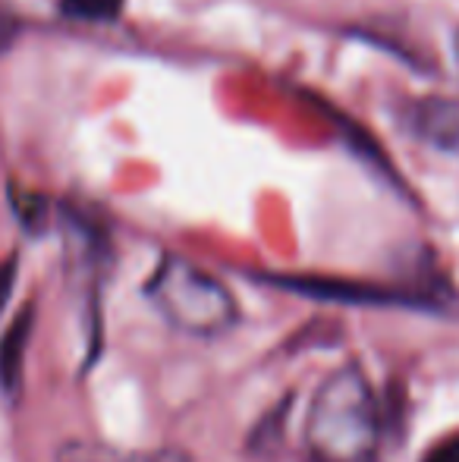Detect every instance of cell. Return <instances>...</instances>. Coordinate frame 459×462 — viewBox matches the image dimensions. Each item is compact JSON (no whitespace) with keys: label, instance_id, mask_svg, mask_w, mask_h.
<instances>
[{"label":"cell","instance_id":"6da1fadb","mask_svg":"<svg viewBox=\"0 0 459 462\" xmlns=\"http://www.w3.org/2000/svg\"><path fill=\"white\" fill-rule=\"evenodd\" d=\"M381 440L374 390L359 365H344L318 387L306 419V444L318 462H372Z\"/></svg>","mask_w":459,"mask_h":462},{"label":"cell","instance_id":"5b68a950","mask_svg":"<svg viewBox=\"0 0 459 462\" xmlns=\"http://www.w3.org/2000/svg\"><path fill=\"white\" fill-rule=\"evenodd\" d=\"M32 328H35V305H25L0 337V393L10 400H16L23 390L25 349H29Z\"/></svg>","mask_w":459,"mask_h":462},{"label":"cell","instance_id":"7a4b0ae2","mask_svg":"<svg viewBox=\"0 0 459 462\" xmlns=\"http://www.w3.org/2000/svg\"><path fill=\"white\" fill-rule=\"evenodd\" d=\"M145 296L173 330L202 340L227 334L239 318L236 299L227 286L177 255L161 258L145 283Z\"/></svg>","mask_w":459,"mask_h":462},{"label":"cell","instance_id":"ba28073f","mask_svg":"<svg viewBox=\"0 0 459 462\" xmlns=\"http://www.w3.org/2000/svg\"><path fill=\"white\" fill-rule=\"evenodd\" d=\"M123 4L126 0H60V10L82 23H111L123 13Z\"/></svg>","mask_w":459,"mask_h":462},{"label":"cell","instance_id":"8992f818","mask_svg":"<svg viewBox=\"0 0 459 462\" xmlns=\"http://www.w3.org/2000/svg\"><path fill=\"white\" fill-rule=\"evenodd\" d=\"M57 462H186L179 453H148V457H126V453L107 450L86 440H69L57 450Z\"/></svg>","mask_w":459,"mask_h":462},{"label":"cell","instance_id":"8fae6325","mask_svg":"<svg viewBox=\"0 0 459 462\" xmlns=\"http://www.w3.org/2000/svg\"><path fill=\"white\" fill-rule=\"evenodd\" d=\"M422 462H459V438L437 444L435 450H431Z\"/></svg>","mask_w":459,"mask_h":462},{"label":"cell","instance_id":"52a82bcc","mask_svg":"<svg viewBox=\"0 0 459 462\" xmlns=\"http://www.w3.org/2000/svg\"><path fill=\"white\" fill-rule=\"evenodd\" d=\"M10 199H13V211L16 217L23 220V226L29 233H41L50 220V201L38 192H29V189H10Z\"/></svg>","mask_w":459,"mask_h":462},{"label":"cell","instance_id":"3957f363","mask_svg":"<svg viewBox=\"0 0 459 462\" xmlns=\"http://www.w3.org/2000/svg\"><path fill=\"white\" fill-rule=\"evenodd\" d=\"M280 290L299 292V296L327 299V302H349V305H422L412 292L390 290V286L362 283V280H337V277H264Z\"/></svg>","mask_w":459,"mask_h":462},{"label":"cell","instance_id":"277c9868","mask_svg":"<svg viewBox=\"0 0 459 462\" xmlns=\"http://www.w3.org/2000/svg\"><path fill=\"white\" fill-rule=\"evenodd\" d=\"M406 126L425 145L447 154H459V104L450 101V97H418L406 114Z\"/></svg>","mask_w":459,"mask_h":462},{"label":"cell","instance_id":"9c48e42d","mask_svg":"<svg viewBox=\"0 0 459 462\" xmlns=\"http://www.w3.org/2000/svg\"><path fill=\"white\" fill-rule=\"evenodd\" d=\"M19 35H23V23H19V16L6 10V6H0V54H6V51L16 44Z\"/></svg>","mask_w":459,"mask_h":462},{"label":"cell","instance_id":"30bf717a","mask_svg":"<svg viewBox=\"0 0 459 462\" xmlns=\"http://www.w3.org/2000/svg\"><path fill=\"white\" fill-rule=\"evenodd\" d=\"M16 271H19V258L10 255L4 264H0V315H4L6 302H10V292L16 286Z\"/></svg>","mask_w":459,"mask_h":462},{"label":"cell","instance_id":"7c38bea8","mask_svg":"<svg viewBox=\"0 0 459 462\" xmlns=\"http://www.w3.org/2000/svg\"><path fill=\"white\" fill-rule=\"evenodd\" d=\"M454 44H456V60H459V32H456V42Z\"/></svg>","mask_w":459,"mask_h":462}]
</instances>
